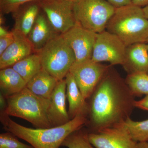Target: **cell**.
<instances>
[{
	"label": "cell",
	"mask_w": 148,
	"mask_h": 148,
	"mask_svg": "<svg viewBox=\"0 0 148 148\" xmlns=\"http://www.w3.org/2000/svg\"><path fill=\"white\" fill-rule=\"evenodd\" d=\"M6 99L3 111L9 116L25 120L37 128L51 127L47 116L50 100L36 95L26 87Z\"/></svg>",
	"instance_id": "277c9868"
},
{
	"label": "cell",
	"mask_w": 148,
	"mask_h": 148,
	"mask_svg": "<svg viewBox=\"0 0 148 148\" xmlns=\"http://www.w3.org/2000/svg\"><path fill=\"white\" fill-rule=\"evenodd\" d=\"M147 49L148 51V44H147Z\"/></svg>",
	"instance_id": "836d02e7"
},
{
	"label": "cell",
	"mask_w": 148,
	"mask_h": 148,
	"mask_svg": "<svg viewBox=\"0 0 148 148\" xmlns=\"http://www.w3.org/2000/svg\"><path fill=\"white\" fill-rule=\"evenodd\" d=\"M110 66L88 59L75 62L70 70L83 96L86 100L93 91Z\"/></svg>",
	"instance_id": "52a82bcc"
},
{
	"label": "cell",
	"mask_w": 148,
	"mask_h": 148,
	"mask_svg": "<svg viewBox=\"0 0 148 148\" xmlns=\"http://www.w3.org/2000/svg\"><path fill=\"white\" fill-rule=\"evenodd\" d=\"M38 1L26 3L12 13L14 20V30L27 36L40 13L41 8Z\"/></svg>",
	"instance_id": "e0dca14e"
},
{
	"label": "cell",
	"mask_w": 148,
	"mask_h": 148,
	"mask_svg": "<svg viewBox=\"0 0 148 148\" xmlns=\"http://www.w3.org/2000/svg\"><path fill=\"white\" fill-rule=\"evenodd\" d=\"M58 82L42 68L27 83L26 87L36 95L50 100Z\"/></svg>",
	"instance_id": "ac0fdd59"
},
{
	"label": "cell",
	"mask_w": 148,
	"mask_h": 148,
	"mask_svg": "<svg viewBox=\"0 0 148 148\" xmlns=\"http://www.w3.org/2000/svg\"><path fill=\"white\" fill-rule=\"evenodd\" d=\"M135 106L138 108L148 111V95H146L140 101H135Z\"/></svg>",
	"instance_id": "83f0119b"
},
{
	"label": "cell",
	"mask_w": 148,
	"mask_h": 148,
	"mask_svg": "<svg viewBox=\"0 0 148 148\" xmlns=\"http://www.w3.org/2000/svg\"><path fill=\"white\" fill-rule=\"evenodd\" d=\"M91 96L89 113L91 132L125 121L130 118L135 108V96L125 80L111 65Z\"/></svg>",
	"instance_id": "6da1fadb"
},
{
	"label": "cell",
	"mask_w": 148,
	"mask_h": 148,
	"mask_svg": "<svg viewBox=\"0 0 148 148\" xmlns=\"http://www.w3.org/2000/svg\"><path fill=\"white\" fill-rule=\"evenodd\" d=\"M147 42H148V38L147 40Z\"/></svg>",
	"instance_id": "e575fe53"
},
{
	"label": "cell",
	"mask_w": 148,
	"mask_h": 148,
	"mask_svg": "<svg viewBox=\"0 0 148 148\" xmlns=\"http://www.w3.org/2000/svg\"><path fill=\"white\" fill-rule=\"evenodd\" d=\"M106 30L117 36L126 46L147 42L148 19L143 8L133 3L116 9Z\"/></svg>",
	"instance_id": "3957f363"
},
{
	"label": "cell",
	"mask_w": 148,
	"mask_h": 148,
	"mask_svg": "<svg viewBox=\"0 0 148 148\" xmlns=\"http://www.w3.org/2000/svg\"><path fill=\"white\" fill-rule=\"evenodd\" d=\"M97 34L76 23L61 35L73 51L75 62H77L91 59Z\"/></svg>",
	"instance_id": "30bf717a"
},
{
	"label": "cell",
	"mask_w": 148,
	"mask_h": 148,
	"mask_svg": "<svg viewBox=\"0 0 148 148\" xmlns=\"http://www.w3.org/2000/svg\"><path fill=\"white\" fill-rule=\"evenodd\" d=\"M12 67L27 83L42 69L40 58L38 53L28 56L16 62Z\"/></svg>",
	"instance_id": "ffe728a7"
},
{
	"label": "cell",
	"mask_w": 148,
	"mask_h": 148,
	"mask_svg": "<svg viewBox=\"0 0 148 148\" xmlns=\"http://www.w3.org/2000/svg\"><path fill=\"white\" fill-rule=\"evenodd\" d=\"M0 120L7 132L26 141L34 148H59L69 135L82 128L87 122L86 115L80 114L60 126L33 129L14 121L4 111L1 112Z\"/></svg>",
	"instance_id": "7a4b0ae2"
},
{
	"label": "cell",
	"mask_w": 148,
	"mask_h": 148,
	"mask_svg": "<svg viewBox=\"0 0 148 148\" xmlns=\"http://www.w3.org/2000/svg\"><path fill=\"white\" fill-rule=\"evenodd\" d=\"M128 74H148V51L145 43H137L126 47L122 65Z\"/></svg>",
	"instance_id": "9a60e30c"
},
{
	"label": "cell",
	"mask_w": 148,
	"mask_h": 148,
	"mask_svg": "<svg viewBox=\"0 0 148 148\" xmlns=\"http://www.w3.org/2000/svg\"><path fill=\"white\" fill-rule=\"evenodd\" d=\"M132 3L143 8L148 5V0H132Z\"/></svg>",
	"instance_id": "f546056e"
},
{
	"label": "cell",
	"mask_w": 148,
	"mask_h": 148,
	"mask_svg": "<svg viewBox=\"0 0 148 148\" xmlns=\"http://www.w3.org/2000/svg\"><path fill=\"white\" fill-rule=\"evenodd\" d=\"M14 35L13 32H10L8 34L0 37V55L13 42Z\"/></svg>",
	"instance_id": "484cf974"
},
{
	"label": "cell",
	"mask_w": 148,
	"mask_h": 148,
	"mask_svg": "<svg viewBox=\"0 0 148 148\" xmlns=\"http://www.w3.org/2000/svg\"><path fill=\"white\" fill-rule=\"evenodd\" d=\"M66 82V98L69 103L68 113L71 120L78 115L89 113V106L86 101L73 77L70 72L65 78Z\"/></svg>",
	"instance_id": "2e32d148"
},
{
	"label": "cell",
	"mask_w": 148,
	"mask_h": 148,
	"mask_svg": "<svg viewBox=\"0 0 148 148\" xmlns=\"http://www.w3.org/2000/svg\"><path fill=\"white\" fill-rule=\"evenodd\" d=\"M136 148H148V141L138 142Z\"/></svg>",
	"instance_id": "4dcf8cb0"
},
{
	"label": "cell",
	"mask_w": 148,
	"mask_h": 148,
	"mask_svg": "<svg viewBox=\"0 0 148 148\" xmlns=\"http://www.w3.org/2000/svg\"><path fill=\"white\" fill-rule=\"evenodd\" d=\"M59 34L44 13H39L27 38L34 51L38 53L49 41Z\"/></svg>",
	"instance_id": "5bb4252c"
},
{
	"label": "cell",
	"mask_w": 148,
	"mask_h": 148,
	"mask_svg": "<svg viewBox=\"0 0 148 148\" xmlns=\"http://www.w3.org/2000/svg\"><path fill=\"white\" fill-rule=\"evenodd\" d=\"M38 53L43 69L58 81L66 78L75 62L73 51L61 34L51 40Z\"/></svg>",
	"instance_id": "5b68a950"
},
{
	"label": "cell",
	"mask_w": 148,
	"mask_h": 148,
	"mask_svg": "<svg viewBox=\"0 0 148 148\" xmlns=\"http://www.w3.org/2000/svg\"><path fill=\"white\" fill-rule=\"evenodd\" d=\"M38 1L39 0H0L1 14L13 13L20 6L26 3Z\"/></svg>",
	"instance_id": "d4e9b609"
},
{
	"label": "cell",
	"mask_w": 148,
	"mask_h": 148,
	"mask_svg": "<svg viewBox=\"0 0 148 148\" xmlns=\"http://www.w3.org/2000/svg\"><path fill=\"white\" fill-rule=\"evenodd\" d=\"M14 40L0 55V69L12 67L34 51L33 47L27 37L13 29Z\"/></svg>",
	"instance_id": "4fadbf2b"
},
{
	"label": "cell",
	"mask_w": 148,
	"mask_h": 148,
	"mask_svg": "<svg viewBox=\"0 0 148 148\" xmlns=\"http://www.w3.org/2000/svg\"><path fill=\"white\" fill-rule=\"evenodd\" d=\"M17 138L10 132L0 134V148H34L21 143Z\"/></svg>",
	"instance_id": "cb8c5ba5"
},
{
	"label": "cell",
	"mask_w": 148,
	"mask_h": 148,
	"mask_svg": "<svg viewBox=\"0 0 148 148\" xmlns=\"http://www.w3.org/2000/svg\"><path fill=\"white\" fill-rule=\"evenodd\" d=\"M126 47L119 38L105 30L97 34L91 59L98 63L108 62L111 66L122 65Z\"/></svg>",
	"instance_id": "ba28073f"
},
{
	"label": "cell",
	"mask_w": 148,
	"mask_h": 148,
	"mask_svg": "<svg viewBox=\"0 0 148 148\" xmlns=\"http://www.w3.org/2000/svg\"><path fill=\"white\" fill-rule=\"evenodd\" d=\"M125 81L134 96L148 95V74H128Z\"/></svg>",
	"instance_id": "7402d4cb"
},
{
	"label": "cell",
	"mask_w": 148,
	"mask_h": 148,
	"mask_svg": "<svg viewBox=\"0 0 148 148\" xmlns=\"http://www.w3.org/2000/svg\"><path fill=\"white\" fill-rule=\"evenodd\" d=\"M143 9L145 16L148 19V5L143 8Z\"/></svg>",
	"instance_id": "d6a6232c"
},
{
	"label": "cell",
	"mask_w": 148,
	"mask_h": 148,
	"mask_svg": "<svg viewBox=\"0 0 148 148\" xmlns=\"http://www.w3.org/2000/svg\"><path fill=\"white\" fill-rule=\"evenodd\" d=\"M66 92L65 78L58 81L50 99L47 116L51 127L63 125L71 120L66 110Z\"/></svg>",
	"instance_id": "7c38bea8"
},
{
	"label": "cell",
	"mask_w": 148,
	"mask_h": 148,
	"mask_svg": "<svg viewBox=\"0 0 148 148\" xmlns=\"http://www.w3.org/2000/svg\"><path fill=\"white\" fill-rule=\"evenodd\" d=\"M40 8L53 28L60 34L75 25L73 0H39Z\"/></svg>",
	"instance_id": "9c48e42d"
},
{
	"label": "cell",
	"mask_w": 148,
	"mask_h": 148,
	"mask_svg": "<svg viewBox=\"0 0 148 148\" xmlns=\"http://www.w3.org/2000/svg\"><path fill=\"white\" fill-rule=\"evenodd\" d=\"M27 84L23 78L12 67L1 69L0 88L6 98L20 92Z\"/></svg>",
	"instance_id": "d6986e66"
},
{
	"label": "cell",
	"mask_w": 148,
	"mask_h": 148,
	"mask_svg": "<svg viewBox=\"0 0 148 148\" xmlns=\"http://www.w3.org/2000/svg\"><path fill=\"white\" fill-rule=\"evenodd\" d=\"M88 138L95 148H136L138 143L122 130L114 126L88 132Z\"/></svg>",
	"instance_id": "8fae6325"
},
{
	"label": "cell",
	"mask_w": 148,
	"mask_h": 148,
	"mask_svg": "<svg viewBox=\"0 0 148 148\" xmlns=\"http://www.w3.org/2000/svg\"><path fill=\"white\" fill-rule=\"evenodd\" d=\"M88 133L81 128L69 135L62 146L68 148H95L88 140Z\"/></svg>",
	"instance_id": "603a6c76"
},
{
	"label": "cell",
	"mask_w": 148,
	"mask_h": 148,
	"mask_svg": "<svg viewBox=\"0 0 148 148\" xmlns=\"http://www.w3.org/2000/svg\"><path fill=\"white\" fill-rule=\"evenodd\" d=\"M5 96L1 92L0 95V107H1V112L5 110L6 108L7 103L5 101Z\"/></svg>",
	"instance_id": "f1b7e54d"
},
{
	"label": "cell",
	"mask_w": 148,
	"mask_h": 148,
	"mask_svg": "<svg viewBox=\"0 0 148 148\" xmlns=\"http://www.w3.org/2000/svg\"><path fill=\"white\" fill-rule=\"evenodd\" d=\"M116 9L106 0H74L73 2L76 22L97 34L106 30Z\"/></svg>",
	"instance_id": "8992f818"
},
{
	"label": "cell",
	"mask_w": 148,
	"mask_h": 148,
	"mask_svg": "<svg viewBox=\"0 0 148 148\" xmlns=\"http://www.w3.org/2000/svg\"><path fill=\"white\" fill-rule=\"evenodd\" d=\"M114 126L122 130L137 143L148 141V119L136 121L129 118Z\"/></svg>",
	"instance_id": "44dd1931"
},
{
	"label": "cell",
	"mask_w": 148,
	"mask_h": 148,
	"mask_svg": "<svg viewBox=\"0 0 148 148\" xmlns=\"http://www.w3.org/2000/svg\"><path fill=\"white\" fill-rule=\"evenodd\" d=\"M108 2L114 7L119 8L132 3V0H106Z\"/></svg>",
	"instance_id": "4316f807"
},
{
	"label": "cell",
	"mask_w": 148,
	"mask_h": 148,
	"mask_svg": "<svg viewBox=\"0 0 148 148\" xmlns=\"http://www.w3.org/2000/svg\"><path fill=\"white\" fill-rule=\"evenodd\" d=\"M10 32H8L5 28L1 26L0 27V37L8 34Z\"/></svg>",
	"instance_id": "1f68e13d"
}]
</instances>
